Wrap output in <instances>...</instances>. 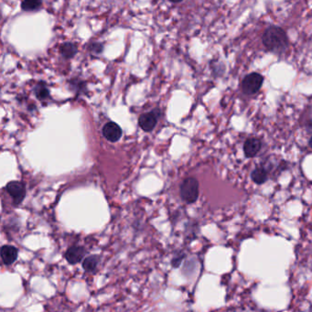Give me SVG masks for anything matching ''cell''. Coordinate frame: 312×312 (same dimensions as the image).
I'll use <instances>...</instances> for the list:
<instances>
[{
	"instance_id": "1",
	"label": "cell",
	"mask_w": 312,
	"mask_h": 312,
	"mask_svg": "<svg viewBox=\"0 0 312 312\" xmlns=\"http://www.w3.org/2000/svg\"><path fill=\"white\" fill-rule=\"evenodd\" d=\"M262 41L267 51L275 53H282L290 46V40L286 31L278 26L267 28L262 36Z\"/></svg>"
},
{
	"instance_id": "2",
	"label": "cell",
	"mask_w": 312,
	"mask_h": 312,
	"mask_svg": "<svg viewBox=\"0 0 312 312\" xmlns=\"http://www.w3.org/2000/svg\"><path fill=\"white\" fill-rule=\"evenodd\" d=\"M182 200L187 204H193L199 197V182L193 177L185 179L180 188Z\"/></svg>"
},
{
	"instance_id": "3",
	"label": "cell",
	"mask_w": 312,
	"mask_h": 312,
	"mask_svg": "<svg viewBox=\"0 0 312 312\" xmlns=\"http://www.w3.org/2000/svg\"><path fill=\"white\" fill-rule=\"evenodd\" d=\"M264 83L263 75L258 73H251L246 75L242 83V89L245 95L252 96L255 95L261 89Z\"/></svg>"
},
{
	"instance_id": "4",
	"label": "cell",
	"mask_w": 312,
	"mask_h": 312,
	"mask_svg": "<svg viewBox=\"0 0 312 312\" xmlns=\"http://www.w3.org/2000/svg\"><path fill=\"white\" fill-rule=\"evenodd\" d=\"M6 190L7 193L13 199V203L16 205L22 203L23 200L26 196V187L23 182H17V181L8 182L6 184Z\"/></svg>"
},
{
	"instance_id": "5",
	"label": "cell",
	"mask_w": 312,
	"mask_h": 312,
	"mask_svg": "<svg viewBox=\"0 0 312 312\" xmlns=\"http://www.w3.org/2000/svg\"><path fill=\"white\" fill-rule=\"evenodd\" d=\"M158 117L159 115L157 114L156 111L143 113L138 118V125L141 127L142 130L151 132L157 125Z\"/></svg>"
},
{
	"instance_id": "6",
	"label": "cell",
	"mask_w": 312,
	"mask_h": 312,
	"mask_svg": "<svg viewBox=\"0 0 312 312\" xmlns=\"http://www.w3.org/2000/svg\"><path fill=\"white\" fill-rule=\"evenodd\" d=\"M103 135L108 141H118L122 136V129L119 125L114 122H108L103 127Z\"/></svg>"
},
{
	"instance_id": "7",
	"label": "cell",
	"mask_w": 312,
	"mask_h": 312,
	"mask_svg": "<svg viewBox=\"0 0 312 312\" xmlns=\"http://www.w3.org/2000/svg\"><path fill=\"white\" fill-rule=\"evenodd\" d=\"M85 255V249L83 246L79 245H74L70 247L66 253H65V258L66 260L72 264L75 265L77 263L82 261L84 256Z\"/></svg>"
},
{
	"instance_id": "8",
	"label": "cell",
	"mask_w": 312,
	"mask_h": 312,
	"mask_svg": "<svg viewBox=\"0 0 312 312\" xmlns=\"http://www.w3.org/2000/svg\"><path fill=\"white\" fill-rule=\"evenodd\" d=\"M18 251L15 246L12 245H3L1 248V258L3 263L9 266L17 260Z\"/></svg>"
},
{
	"instance_id": "9",
	"label": "cell",
	"mask_w": 312,
	"mask_h": 312,
	"mask_svg": "<svg viewBox=\"0 0 312 312\" xmlns=\"http://www.w3.org/2000/svg\"><path fill=\"white\" fill-rule=\"evenodd\" d=\"M262 144L258 138H249L244 144V152L246 158H253L261 149Z\"/></svg>"
},
{
	"instance_id": "10",
	"label": "cell",
	"mask_w": 312,
	"mask_h": 312,
	"mask_svg": "<svg viewBox=\"0 0 312 312\" xmlns=\"http://www.w3.org/2000/svg\"><path fill=\"white\" fill-rule=\"evenodd\" d=\"M60 53L62 54V56L65 59H73L78 52V48L77 45L72 43V42H65L60 46Z\"/></svg>"
},
{
	"instance_id": "11",
	"label": "cell",
	"mask_w": 312,
	"mask_h": 312,
	"mask_svg": "<svg viewBox=\"0 0 312 312\" xmlns=\"http://www.w3.org/2000/svg\"><path fill=\"white\" fill-rule=\"evenodd\" d=\"M252 180L255 182L256 184H262L264 182H267V171L266 169L259 167L256 168L253 172H252Z\"/></svg>"
},
{
	"instance_id": "12",
	"label": "cell",
	"mask_w": 312,
	"mask_h": 312,
	"mask_svg": "<svg viewBox=\"0 0 312 312\" xmlns=\"http://www.w3.org/2000/svg\"><path fill=\"white\" fill-rule=\"evenodd\" d=\"M99 263V257L97 255H90L86 257L83 262V267L86 272H94Z\"/></svg>"
},
{
	"instance_id": "13",
	"label": "cell",
	"mask_w": 312,
	"mask_h": 312,
	"mask_svg": "<svg viewBox=\"0 0 312 312\" xmlns=\"http://www.w3.org/2000/svg\"><path fill=\"white\" fill-rule=\"evenodd\" d=\"M42 6V0H23L21 8L24 11H36Z\"/></svg>"
},
{
	"instance_id": "14",
	"label": "cell",
	"mask_w": 312,
	"mask_h": 312,
	"mask_svg": "<svg viewBox=\"0 0 312 312\" xmlns=\"http://www.w3.org/2000/svg\"><path fill=\"white\" fill-rule=\"evenodd\" d=\"M34 93L35 95H36V97L40 101L45 100L48 97H50V91L48 90V88L43 84H39V85H37L35 87Z\"/></svg>"
},
{
	"instance_id": "15",
	"label": "cell",
	"mask_w": 312,
	"mask_h": 312,
	"mask_svg": "<svg viewBox=\"0 0 312 312\" xmlns=\"http://www.w3.org/2000/svg\"><path fill=\"white\" fill-rule=\"evenodd\" d=\"M89 49H90V51L92 52H95V53H101L102 52L103 50H104V45L101 44V43H93L89 47Z\"/></svg>"
},
{
	"instance_id": "16",
	"label": "cell",
	"mask_w": 312,
	"mask_h": 312,
	"mask_svg": "<svg viewBox=\"0 0 312 312\" xmlns=\"http://www.w3.org/2000/svg\"><path fill=\"white\" fill-rule=\"evenodd\" d=\"M170 2H172V3H180V2H182L183 0H170Z\"/></svg>"
},
{
	"instance_id": "17",
	"label": "cell",
	"mask_w": 312,
	"mask_h": 312,
	"mask_svg": "<svg viewBox=\"0 0 312 312\" xmlns=\"http://www.w3.org/2000/svg\"><path fill=\"white\" fill-rule=\"evenodd\" d=\"M310 146H311V147H312V138L310 139Z\"/></svg>"
}]
</instances>
